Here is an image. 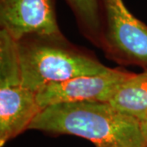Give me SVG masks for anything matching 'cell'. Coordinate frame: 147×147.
<instances>
[{
    "mask_svg": "<svg viewBox=\"0 0 147 147\" xmlns=\"http://www.w3.org/2000/svg\"><path fill=\"white\" fill-rule=\"evenodd\" d=\"M28 130L54 136L74 135L96 147H146L140 122L116 110L109 102L78 101L50 105L41 110Z\"/></svg>",
    "mask_w": 147,
    "mask_h": 147,
    "instance_id": "cell-1",
    "label": "cell"
},
{
    "mask_svg": "<svg viewBox=\"0 0 147 147\" xmlns=\"http://www.w3.org/2000/svg\"><path fill=\"white\" fill-rule=\"evenodd\" d=\"M16 42L23 85L35 93L50 83L105 74L112 69L90 51L69 42L63 34L30 35Z\"/></svg>",
    "mask_w": 147,
    "mask_h": 147,
    "instance_id": "cell-2",
    "label": "cell"
},
{
    "mask_svg": "<svg viewBox=\"0 0 147 147\" xmlns=\"http://www.w3.org/2000/svg\"><path fill=\"white\" fill-rule=\"evenodd\" d=\"M41 109L23 85L17 42L0 30V146L28 130Z\"/></svg>",
    "mask_w": 147,
    "mask_h": 147,
    "instance_id": "cell-3",
    "label": "cell"
},
{
    "mask_svg": "<svg viewBox=\"0 0 147 147\" xmlns=\"http://www.w3.org/2000/svg\"><path fill=\"white\" fill-rule=\"evenodd\" d=\"M103 34L100 49L124 65L147 69V26L133 16L123 0H101Z\"/></svg>",
    "mask_w": 147,
    "mask_h": 147,
    "instance_id": "cell-4",
    "label": "cell"
},
{
    "mask_svg": "<svg viewBox=\"0 0 147 147\" xmlns=\"http://www.w3.org/2000/svg\"><path fill=\"white\" fill-rule=\"evenodd\" d=\"M133 73L122 69L94 75H82L45 85L36 92L41 110L50 105L78 101L109 102L117 90Z\"/></svg>",
    "mask_w": 147,
    "mask_h": 147,
    "instance_id": "cell-5",
    "label": "cell"
},
{
    "mask_svg": "<svg viewBox=\"0 0 147 147\" xmlns=\"http://www.w3.org/2000/svg\"><path fill=\"white\" fill-rule=\"evenodd\" d=\"M0 27L16 41L30 35L62 34L56 0H0Z\"/></svg>",
    "mask_w": 147,
    "mask_h": 147,
    "instance_id": "cell-6",
    "label": "cell"
},
{
    "mask_svg": "<svg viewBox=\"0 0 147 147\" xmlns=\"http://www.w3.org/2000/svg\"><path fill=\"white\" fill-rule=\"evenodd\" d=\"M116 110L125 115L143 120L147 118V69L132 74L117 90L109 101Z\"/></svg>",
    "mask_w": 147,
    "mask_h": 147,
    "instance_id": "cell-7",
    "label": "cell"
},
{
    "mask_svg": "<svg viewBox=\"0 0 147 147\" xmlns=\"http://www.w3.org/2000/svg\"><path fill=\"white\" fill-rule=\"evenodd\" d=\"M65 2L73 11L83 35L100 48L103 34L101 0H65Z\"/></svg>",
    "mask_w": 147,
    "mask_h": 147,
    "instance_id": "cell-8",
    "label": "cell"
},
{
    "mask_svg": "<svg viewBox=\"0 0 147 147\" xmlns=\"http://www.w3.org/2000/svg\"><path fill=\"white\" fill-rule=\"evenodd\" d=\"M140 127H141L142 137L146 144V147H147V118L140 121Z\"/></svg>",
    "mask_w": 147,
    "mask_h": 147,
    "instance_id": "cell-9",
    "label": "cell"
},
{
    "mask_svg": "<svg viewBox=\"0 0 147 147\" xmlns=\"http://www.w3.org/2000/svg\"><path fill=\"white\" fill-rule=\"evenodd\" d=\"M96 147H117V146H96Z\"/></svg>",
    "mask_w": 147,
    "mask_h": 147,
    "instance_id": "cell-10",
    "label": "cell"
}]
</instances>
